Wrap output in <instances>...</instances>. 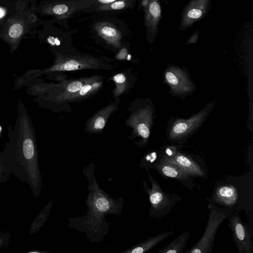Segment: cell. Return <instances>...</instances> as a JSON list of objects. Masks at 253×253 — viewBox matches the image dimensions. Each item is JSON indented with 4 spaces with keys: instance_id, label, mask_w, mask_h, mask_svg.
I'll return each mask as SVG.
<instances>
[{
    "instance_id": "1",
    "label": "cell",
    "mask_w": 253,
    "mask_h": 253,
    "mask_svg": "<svg viewBox=\"0 0 253 253\" xmlns=\"http://www.w3.org/2000/svg\"><path fill=\"white\" fill-rule=\"evenodd\" d=\"M8 141L0 153V161L9 176L12 173L30 187L38 198L42 178L40 172L36 136L32 121L21 99L17 103V117L13 127H7Z\"/></svg>"
},
{
    "instance_id": "2",
    "label": "cell",
    "mask_w": 253,
    "mask_h": 253,
    "mask_svg": "<svg viewBox=\"0 0 253 253\" xmlns=\"http://www.w3.org/2000/svg\"><path fill=\"white\" fill-rule=\"evenodd\" d=\"M95 166L92 162L83 168V174L88 182V194L85 203L87 211L85 215L68 217V226L86 234L91 242L99 243L108 233L110 223L105 215H120L125 203L122 196L114 200L98 185L94 175Z\"/></svg>"
},
{
    "instance_id": "3",
    "label": "cell",
    "mask_w": 253,
    "mask_h": 253,
    "mask_svg": "<svg viewBox=\"0 0 253 253\" xmlns=\"http://www.w3.org/2000/svg\"><path fill=\"white\" fill-rule=\"evenodd\" d=\"M14 0L16 11L7 20L0 32V39L9 46L11 53L17 48L24 36L34 34L37 21L31 9L30 0Z\"/></svg>"
},
{
    "instance_id": "4",
    "label": "cell",
    "mask_w": 253,
    "mask_h": 253,
    "mask_svg": "<svg viewBox=\"0 0 253 253\" xmlns=\"http://www.w3.org/2000/svg\"><path fill=\"white\" fill-rule=\"evenodd\" d=\"M210 213L203 235L186 253H211L217 229L233 212L232 209H222L212 202L209 204Z\"/></svg>"
},
{
    "instance_id": "5",
    "label": "cell",
    "mask_w": 253,
    "mask_h": 253,
    "mask_svg": "<svg viewBox=\"0 0 253 253\" xmlns=\"http://www.w3.org/2000/svg\"><path fill=\"white\" fill-rule=\"evenodd\" d=\"M148 177L151 184V189L148 186L145 178H143L142 182L149 196L150 216L151 217H160L161 214L162 215V213H167L174 206V202L172 200L173 195L166 194L150 174H148Z\"/></svg>"
},
{
    "instance_id": "6",
    "label": "cell",
    "mask_w": 253,
    "mask_h": 253,
    "mask_svg": "<svg viewBox=\"0 0 253 253\" xmlns=\"http://www.w3.org/2000/svg\"><path fill=\"white\" fill-rule=\"evenodd\" d=\"M228 217V226L232 231L233 239L239 253H253V242L247 224L241 219L239 212L233 211Z\"/></svg>"
},
{
    "instance_id": "7",
    "label": "cell",
    "mask_w": 253,
    "mask_h": 253,
    "mask_svg": "<svg viewBox=\"0 0 253 253\" xmlns=\"http://www.w3.org/2000/svg\"><path fill=\"white\" fill-rule=\"evenodd\" d=\"M206 114V111L204 110L189 119L177 121L169 131L170 139H180L189 134L200 125Z\"/></svg>"
},
{
    "instance_id": "8",
    "label": "cell",
    "mask_w": 253,
    "mask_h": 253,
    "mask_svg": "<svg viewBox=\"0 0 253 253\" xmlns=\"http://www.w3.org/2000/svg\"><path fill=\"white\" fill-rule=\"evenodd\" d=\"M211 0H192L182 14L181 27L186 28L201 19L206 14Z\"/></svg>"
},
{
    "instance_id": "9",
    "label": "cell",
    "mask_w": 253,
    "mask_h": 253,
    "mask_svg": "<svg viewBox=\"0 0 253 253\" xmlns=\"http://www.w3.org/2000/svg\"><path fill=\"white\" fill-rule=\"evenodd\" d=\"M162 157L168 162L179 167L193 177L205 175L203 169L197 162L179 152L175 151L172 155H164Z\"/></svg>"
},
{
    "instance_id": "10",
    "label": "cell",
    "mask_w": 253,
    "mask_h": 253,
    "mask_svg": "<svg viewBox=\"0 0 253 253\" xmlns=\"http://www.w3.org/2000/svg\"><path fill=\"white\" fill-rule=\"evenodd\" d=\"M165 78L174 93H184L190 91L193 88L190 81L179 68H170L166 71Z\"/></svg>"
},
{
    "instance_id": "11",
    "label": "cell",
    "mask_w": 253,
    "mask_h": 253,
    "mask_svg": "<svg viewBox=\"0 0 253 253\" xmlns=\"http://www.w3.org/2000/svg\"><path fill=\"white\" fill-rule=\"evenodd\" d=\"M142 5L147 31L152 36H155L161 16V8L159 0H142Z\"/></svg>"
},
{
    "instance_id": "12",
    "label": "cell",
    "mask_w": 253,
    "mask_h": 253,
    "mask_svg": "<svg viewBox=\"0 0 253 253\" xmlns=\"http://www.w3.org/2000/svg\"><path fill=\"white\" fill-rule=\"evenodd\" d=\"M164 177L186 181L193 177L179 167L165 160L163 157L153 168Z\"/></svg>"
},
{
    "instance_id": "13",
    "label": "cell",
    "mask_w": 253,
    "mask_h": 253,
    "mask_svg": "<svg viewBox=\"0 0 253 253\" xmlns=\"http://www.w3.org/2000/svg\"><path fill=\"white\" fill-rule=\"evenodd\" d=\"M213 200L223 206L230 208L237 203L239 198L238 189L232 185H222L216 187L212 194Z\"/></svg>"
},
{
    "instance_id": "14",
    "label": "cell",
    "mask_w": 253,
    "mask_h": 253,
    "mask_svg": "<svg viewBox=\"0 0 253 253\" xmlns=\"http://www.w3.org/2000/svg\"><path fill=\"white\" fill-rule=\"evenodd\" d=\"M97 34L108 43L116 46L121 45V32L112 23L108 22H98L94 25Z\"/></svg>"
},
{
    "instance_id": "15",
    "label": "cell",
    "mask_w": 253,
    "mask_h": 253,
    "mask_svg": "<svg viewBox=\"0 0 253 253\" xmlns=\"http://www.w3.org/2000/svg\"><path fill=\"white\" fill-rule=\"evenodd\" d=\"M174 231L171 230L151 237L134 246L122 252V253H144L148 252L160 242L172 234Z\"/></svg>"
},
{
    "instance_id": "16",
    "label": "cell",
    "mask_w": 253,
    "mask_h": 253,
    "mask_svg": "<svg viewBox=\"0 0 253 253\" xmlns=\"http://www.w3.org/2000/svg\"><path fill=\"white\" fill-rule=\"evenodd\" d=\"M150 112L146 109L140 111L135 118V127L138 134L143 139V146L146 143L150 135Z\"/></svg>"
},
{
    "instance_id": "17",
    "label": "cell",
    "mask_w": 253,
    "mask_h": 253,
    "mask_svg": "<svg viewBox=\"0 0 253 253\" xmlns=\"http://www.w3.org/2000/svg\"><path fill=\"white\" fill-rule=\"evenodd\" d=\"M190 231L187 230L179 235L175 239L161 249L158 253H181L189 238Z\"/></svg>"
},
{
    "instance_id": "18",
    "label": "cell",
    "mask_w": 253,
    "mask_h": 253,
    "mask_svg": "<svg viewBox=\"0 0 253 253\" xmlns=\"http://www.w3.org/2000/svg\"><path fill=\"white\" fill-rule=\"evenodd\" d=\"M16 11L15 0H0V32L7 21Z\"/></svg>"
},
{
    "instance_id": "19",
    "label": "cell",
    "mask_w": 253,
    "mask_h": 253,
    "mask_svg": "<svg viewBox=\"0 0 253 253\" xmlns=\"http://www.w3.org/2000/svg\"><path fill=\"white\" fill-rule=\"evenodd\" d=\"M131 0H118L107 4H99L96 6L98 10H116L123 9L129 6Z\"/></svg>"
},
{
    "instance_id": "20",
    "label": "cell",
    "mask_w": 253,
    "mask_h": 253,
    "mask_svg": "<svg viewBox=\"0 0 253 253\" xmlns=\"http://www.w3.org/2000/svg\"><path fill=\"white\" fill-rule=\"evenodd\" d=\"M107 115L100 114L92 122V128L95 130L102 129L105 125V118Z\"/></svg>"
},
{
    "instance_id": "21",
    "label": "cell",
    "mask_w": 253,
    "mask_h": 253,
    "mask_svg": "<svg viewBox=\"0 0 253 253\" xmlns=\"http://www.w3.org/2000/svg\"><path fill=\"white\" fill-rule=\"evenodd\" d=\"M83 83L79 81L71 83L67 87V90L70 92H75L79 90L83 86Z\"/></svg>"
},
{
    "instance_id": "22",
    "label": "cell",
    "mask_w": 253,
    "mask_h": 253,
    "mask_svg": "<svg viewBox=\"0 0 253 253\" xmlns=\"http://www.w3.org/2000/svg\"><path fill=\"white\" fill-rule=\"evenodd\" d=\"M99 85V84L96 83L92 84H86L82 86L79 90V94L80 95H84L90 91L92 88H96Z\"/></svg>"
},
{
    "instance_id": "23",
    "label": "cell",
    "mask_w": 253,
    "mask_h": 253,
    "mask_svg": "<svg viewBox=\"0 0 253 253\" xmlns=\"http://www.w3.org/2000/svg\"><path fill=\"white\" fill-rule=\"evenodd\" d=\"M114 80L119 85L118 88V89H119L120 86V84L124 85V83L126 81V78L122 74H118L114 76Z\"/></svg>"
},
{
    "instance_id": "24",
    "label": "cell",
    "mask_w": 253,
    "mask_h": 253,
    "mask_svg": "<svg viewBox=\"0 0 253 253\" xmlns=\"http://www.w3.org/2000/svg\"><path fill=\"white\" fill-rule=\"evenodd\" d=\"M8 177L0 161V183L6 181Z\"/></svg>"
},
{
    "instance_id": "25",
    "label": "cell",
    "mask_w": 253,
    "mask_h": 253,
    "mask_svg": "<svg viewBox=\"0 0 253 253\" xmlns=\"http://www.w3.org/2000/svg\"><path fill=\"white\" fill-rule=\"evenodd\" d=\"M198 33V31H196L188 39L187 42V44L195 43L197 42L199 37Z\"/></svg>"
},
{
    "instance_id": "26",
    "label": "cell",
    "mask_w": 253,
    "mask_h": 253,
    "mask_svg": "<svg viewBox=\"0 0 253 253\" xmlns=\"http://www.w3.org/2000/svg\"><path fill=\"white\" fill-rule=\"evenodd\" d=\"M94 2L99 4H107L112 3L118 0H93Z\"/></svg>"
},
{
    "instance_id": "27",
    "label": "cell",
    "mask_w": 253,
    "mask_h": 253,
    "mask_svg": "<svg viewBox=\"0 0 253 253\" xmlns=\"http://www.w3.org/2000/svg\"><path fill=\"white\" fill-rule=\"evenodd\" d=\"M37 0H30V7L32 11L33 12L36 7V1Z\"/></svg>"
},
{
    "instance_id": "28",
    "label": "cell",
    "mask_w": 253,
    "mask_h": 253,
    "mask_svg": "<svg viewBox=\"0 0 253 253\" xmlns=\"http://www.w3.org/2000/svg\"><path fill=\"white\" fill-rule=\"evenodd\" d=\"M3 244V241L2 240L1 237L0 236V245H2Z\"/></svg>"
},
{
    "instance_id": "29",
    "label": "cell",
    "mask_w": 253,
    "mask_h": 253,
    "mask_svg": "<svg viewBox=\"0 0 253 253\" xmlns=\"http://www.w3.org/2000/svg\"></svg>"
}]
</instances>
